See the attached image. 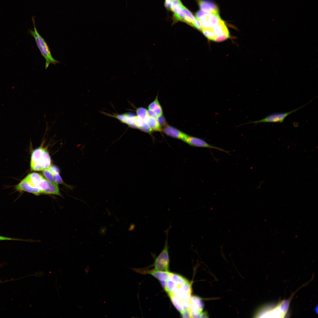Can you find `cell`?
<instances>
[{"label": "cell", "mask_w": 318, "mask_h": 318, "mask_svg": "<svg viewBox=\"0 0 318 318\" xmlns=\"http://www.w3.org/2000/svg\"><path fill=\"white\" fill-rule=\"evenodd\" d=\"M51 165V160L48 152L40 147L32 152L30 160L31 170L39 171L48 168Z\"/></svg>", "instance_id": "6da1fadb"}, {"label": "cell", "mask_w": 318, "mask_h": 318, "mask_svg": "<svg viewBox=\"0 0 318 318\" xmlns=\"http://www.w3.org/2000/svg\"><path fill=\"white\" fill-rule=\"evenodd\" d=\"M29 34L34 37L41 55L45 59L46 69L51 64H55L59 63L52 57L47 42L38 33L34 25V30H31Z\"/></svg>", "instance_id": "7a4b0ae2"}, {"label": "cell", "mask_w": 318, "mask_h": 318, "mask_svg": "<svg viewBox=\"0 0 318 318\" xmlns=\"http://www.w3.org/2000/svg\"><path fill=\"white\" fill-rule=\"evenodd\" d=\"M169 227L165 231L166 239L163 248L158 256L156 258L154 263V269L155 270L168 271V270L170 259L169 255V246L168 241V232Z\"/></svg>", "instance_id": "3957f363"}, {"label": "cell", "mask_w": 318, "mask_h": 318, "mask_svg": "<svg viewBox=\"0 0 318 318\" xmlns=\"http://www.w3.org/2000/svg\"><path fill=\"white\" fill-rule=\"evenodd\" d=\"M183 141L191 146L213 149L219 150L227 153H229V151L218 147L212 145L203 139L197 137L187 135Z\"/></svg>", "instance_id": "277c9868"}, {"label": "cell", "mask_w": 318, "mask_h": 318, "mask_svg": "<svg viewBox=\"0 0 318 318\" xmlns=\"http://www.w3.org/2000/svg\"><path fill=\"white\" fill-rule=\"evenodd\" d=\"M306 105L301 106L293 110L286 112L276 113L268 115L261 120L253 121H251L249 123H259L263 122H279L281 123L285 118L289 115L295 112L299 109L303 107Z\"/></svg>", "instance_id": "5b68a950"}, {"label": "cell", "mask_w": 318, "mask_h": 318, "mask_svg": "<svg viewBox=\"0 0 318 318\" xmlns=\"http://www.w3.org/2000/svg\"><path fill=\"white\" fill-rule=\"evenodd\" d=\"M190 302L191 318L201 317V313L203 307L201 298L196 296L191 297Z\"/></svg>", "instance_id": "8992f818"}, {"label": "cell", "mask_w": 318, "mask_h": 318, "mask_svg": "<svg viewBox=\"0 0 318 318\" xmlns=\"http://www.w3.org/2000/svg\"><path fill=\"white\" fill-rule=\"evenodd\" d=\"M163 130L166 135L182 140L187 135L178 129L168 125L165 126Z\"/></svg>", "instance_id": "52a82bcc"}, {"label": "cell", "mask_w": 318, "mask_h": 318, "mask_svg": "<svg viewBox=\"0 0 318 318\" xmlns=\"http://www.w3.org/2000/svg\"><path fill=\"white\" fill-rule=\"evenodd\" d=\"M199 5L201 10L208 13L218 12L217 6L214 3L208 0H200Z\"/></svg>", "instance_id": "ba28073f"}, {"label": "cell", "mask_w": 318, "mask_h": 318, "mask_svg": "<svg viewBox=\"0 0 318 318\" xmlns=\"http://www.w3.org/2000/svg\"><path fill=\"white\" fill-rule=\"evenodd\" d=\"M297 290L295 292H293L291 294L289 298L287 299H284L282 300H280L276 305V307L278 308L281 311L283 317L287 313L288 311L290 303L293 297L296 292L299 290Z\"/></svg>", "instance_id": "9c48e42d"}, {"label": "cell", "mask_w": 318, "mask_h": 318, "mask_svg": "<svg viewBox=\"0 0 318 318\" xmlns=\"http://www.w3.org/2000/svg\"><path fill=\"white\" fill-rule=\"evenodd\" d=\"M155 277L160 281H166L170 279L172 273L168 271H159L153 270L149 271L148 272Z\"/></svg>", "instance_id": "30bf717a"}, {"label": "cell", "mask_w": 318, "mask_h": 318, "mask_svg": "<svg viewBox=\"0 0 318 318\" xmlns=\"http://www.w3.org/2000/svg\"><path fill=\"white\" fill-rule=\"evenodd\" d=\"M148 108L149 110L155 113L158 117L163 114L162 109L158 100L157 96L153 101L149 105Z\"/></svg>", "instance_id": "8fae6325"}, {"label": "cell", "mask_w": 318, "mask_h": 318, "mask_svg": "<svg viewBox=\"0 0 318 318\" xmlns=\"http://www.w3.org/2000/svg\"><path fill=\"white\" fill-rule=\"evenodd\" d=\"M136 122L138 128L141 131L149 134L152 132V130L145 121L137 116H136Z\"/></svg>", "instance_id": "7c38bea8"}, {"label": "cell", "mask_w": 318, "mask_h": 318, "mask_svg": "<svg viewBox=\"0 0 318 318\" xmlns=\"http://www.w3.org/2000/svg\"><path fill=\"white\" fill-rule=\"evenodd\" d=\"M183 14L182 21L192 25L196 18L191 12L184 6L183 7Z\"/></svg>", "instance_id": "4fadbf2b"}, {"label": "cell", "mask_w": 318, "mask_h": 318, "mask_svg": "<svg viewBox=\"0 0 318 318\" xmlns=\"http://www.w3.org/2000/svg\"><path fill=\"white\" fill-rule=\"evenodd\" d=\"M145 121L153 130L157 131L162 130L161 126L155 119L148 116Z\"/></svg>", "instance_id": "5bb4252c"}, {"label": "cell", "mask_w": 318, "mask_h": 318, "mask_svg": "<svg viewBox=\"0 0 318 318\" xmlns=\"http://www.w3.org/2000/svg\"><path fill=\"white\" fill-rule=\"evenodd\" d=\"M168 295L172 303L175 308L180 312H182L184 309L182 302L175 296L173 293Z\"/></svg>", "instance_id": "9a60e30c"}, {"label": "cell", "mask_w": 318, "mask_h": 318, "mask_svg": "<svg viewBox=\"0 0 318 318\" xmlns=\"http://www.w3.org/2000/svg\"><path fill=\"white\" fill-rule=\"evenodd\" d=\"M170 279L175 282L178 286L188 281L181 276L173 273Z\"/></svg>", "instance_id": "2e32d148"}, {"label": "cell", "mask_w": 318, "mask_h": 318, "mask_svg": "<svg viewBox=\"0 0 318 318\" xmlns=\"http://www.w3.org/2000/svg\"><path fill=\"white\" fill-rule=\"evenodd\" d=\"M177 286V284L174 281L171 279H168L166 281L165 291L168 294H172Z\"/></svg>", "instance_id": "e0dca14e"}, {"label": "cell", "mask_w": 318, "mask_h": 318, "mask_svg": "<svg viewBox=\"0 0 318 318\" xmlns=\"http://www.w3.org/2000/svg\"><path fill=\"white\" fill-rule=\"evenodd\" d=\"M183 6L180 0L173 1L171 10L173 12V14L178 13Z\"/></svg>", "instance_id": "ac0fdd59"}, {"label": "cell", "mask_w": 318, "mask_h": 318, "mask_svg": "<svg viewBox=\"0 0 318 318\" xmlns=\"http://www.w3.org/2000/svg\"><path fill=\"white\" fill-rule=\"evenodd\" d=\"M179 286L181 290L186 294H191L192 292L191 284L189 281Z\"/></svg>", "instance_id": "d6986e66"}, {"label": "cell", "mask_w": 318, "mask_h": 318, "mask_svg": "<svg viewBox=\"0 0 318 318\" xmlns=\"http://www.w3.org/2000/svg\"><path fill=\"white\" fill-rule=\"evenodd\" d=\"M147 111V110L143 107L138 108L136 110L137 116L145 120L148 116Z\"/></svg>", "instance_id": "ffe728a7"}, {"label": "cell", "mask_w": 318, "mask_h": 318, "mask_svg": "<svg viewBox=\"0 0 318 318\" xmlns=\"http://www.w3.org/2000/svg\"><path fill=\"white\" fill-rule=\"evenodd\" d=\"M42 173L48 180L51 183L56 184L54 180L52 174L48 168L43 170Z\"/></svg>", "instance_id": "44dd1931"}, {"label": "cell", "mask_w": 318, "mask_h": 318, "mask_svg": "<svg viewBox=\"0 0 318 318\" xmlns=\"http://www.w3.org/2000/svg\"><path fill=\"white\" fill-rule=\"evenodd\" d=\"M59 173L55 172L52 174L54 180V182L58 185L63 183L62 178L59 174Z\"/></svg>", "instance_id": "7402d4cb"}, {"label": "cell", "mask_w": 318, "mask_h": 318, "mask_svg": "<svg viewBox=\"0 0 318 318\" xmlns=\"http://www.w3.org/2000/svg\"><path fill=\"white\" fill-rule=\"evenodd\" d=\"M180 313L181 316L183 318H191L190 309H184Z\"/></svg>", "instance_id": "603a6c76"}, {"label": "cell", "mask_w": 318, "mask_h": 318, "mask_svg": "<svg viewBox=\"0 0 318 318\" xmlns=\"http://www.w3.org/2000/svg\"><path fill=\"white\" fill-rule=\"evenodd\" d=\"M208 13L202 10H200L198 11L196 13V17L197 19L199 20L202 16Z\"/></svg>", "instance_id": "cb8c5ba5"}, {"label": "cell", "mask_w": 318, "mask_h": 318, "mask_svg": "<svg viewBox=\"0 0 318 318\" xmlns=\"http://www.w3.org/2000/svg\"><path fill=\"white\" fill-rule=\"evenodd\" d=\"M192 26H193L196 28H197L199 30L201 31L202 28L200 23L199 21L196 19L195 21L192 24Z\"/></svg>", "instance_id": "d4e9b609"}, {"label": "cell", "mask_w": 318, "mask_h": 318, "mask_svg": "<svg viewBox=\"0 0 318 318\" xmlns=\"http://www.w3.org/2000/svg\"><path fill=\"white\" fill-rule=\"evenodd\" d=\"M157 120L161 126H165L166 124V120L164 117L162 115L158 117Z\"/></svg>", "instance_id": "484cf974"}, {"label": "cell", "mask_w": 318, "mask_h": 318, "mask_svg": "<svg viewBox=\"0 0 318 318\" xmlns=\"http://www.w3.org/2000/svg\"><path fill=\"white\" fill-rule=\"evenodd\" d=\"M3 240H14V241H26V240L19 238H13L9 237H7L5 236H0V241Z\"/></svg>", "instance_id": "4316f807"}, {"label": "cell", "mask_w": 318, "mask_h": 318, "mask_svg": "<svg viewBox=\"0 0 318 318\" xmlns=\"http://www.w3.org/2000/svg\"><path fill=\"white\" fill-rule=\"evenodd\" d=\"M172 2L171 0H165V6L168 10H170L172 9Z\"/></svg>", "instance_id": "83f0119b"}, {"label": "cell", "mask_w": 318, "mask_h": 318, "mask_svg": "<svg viewBox=\"0 0 318 318\" xmlns=\"http://www.w3.org/2000/svg\"><path fill=\"white\" fill-rule=\"evenodd\" d=\"M147 115L148 116L153 117L157 119L158 117L156 114L153 111L150 110H148L147 111Z\"/></svg>", "instance_id": "f1b7e54d"}, {"label": "cell", "mask_w": 318, "mask_h": 318, "mask_svg": "<svg viewBox=\"0 0 318 318\" xmlns=\"http://www.w3.org/2000/svg\"><path fill=\"white\" fill-rule=\"evenodd\" d=\"M48 169L52 174L55 172L59 173V169L56 167L54 166H50Z\"/></svg>", "instance_id": "f546056e"}, {"label": "cell", "mask_w": 318, "mask_h": 318, "mask_svg": "<svg viewBox=\"0 0 318 318\" xmlns=\"http://www.w3.org/2000/svg\"><path fill=\"white\" fill-rule=\"evenodd\" d=\"M160 282L163 287L165 291L166 288V281H160Z\"/></svg>", "instance_id": "4dcf8cb0"}, {"label": "cell", "mask_w": 318, "mask_h": 318, "mask_svg": "<svg viewBox=\"0 0 318 318\" xmlns=\"http://www.w3.org/2000/svg\"><path fill=\"white\" fill-rule=\"evenodd\" d=\"M208 314L206 312H201V318H207L208 317Z\"/></svg>", "instance_id": "1f68e13d"}, {"label": "cell", "mask_w": 318, "mask_h": 318, "mask_svg": "<svg viewBox=\"0 0 318 318\" xmlns=\"http://www.w3.org/2000/svg\"><path fill=\"white\" fill-rule=\"evenodd\" d=\"M171 0L172 1H177V0Z\"/></svg>", "instance_id": "d6a6232c"}]
</instances>
